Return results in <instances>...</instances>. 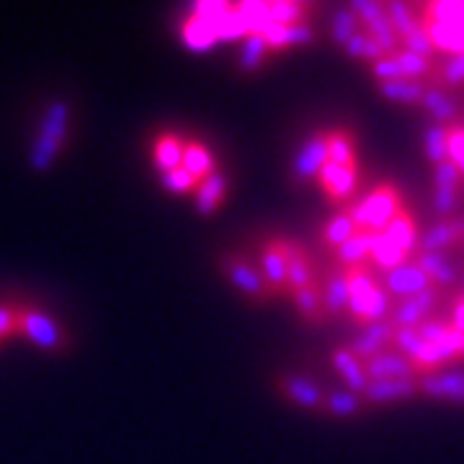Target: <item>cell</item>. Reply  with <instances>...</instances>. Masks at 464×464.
I'll return each mask as SVG.
<instances>
[{"instance_id":"obj_1","label":"cell","mask_w":464,"mask_h":464,"mask_svg":"<svg viewBox=\"0 0 464 464\" xmlns=\"http://www.w3.org/2000/svg\"><path fill=\"white\" fill-rule=\"evenodd\" d=\"M346 289H348V320L362 331L366 325H374L380 320H387L395 302L384 292L380 276L374 274L372 266L348 268Z\"/></svg>"},{"instance_id":"obj_2","label":"cell","mask_w":464,"mask_h":464,"mask_svg":"<svg viewBox=\"0 0 464 464\" xmlns=\"http://www.w3.org/2000/svg\"><path fill=\"white\" fill-rule=\"evenodd\" d=\"M67 127H70V106L65 101H52L50 109L42 116L39 132L34 137L32 152H29V166L36 173L50 170L57 155L63 152L67 140Z\"/></svg>"},{"instance_id":"obj_3","label":"cell","mask_w":464,"mask_h":464,"mask_svg":"<svg viewBox=\"0 0 464 464\" xmlns=\"http://www.w3.org/2000/svg\"><path fill=\"white\" fill-rule=\"evenodd\" d=\"M400 209H405V197L398 188V183H377L364 199L351 204V215L356 219V227L366 232H382Z\"/></svg>"},{"instance_id":"obj_4","label":"cell","mask_w":464,"mask_h":464,"mask_svg":"<svg viewBox=\"0 0 464 464\" xmlns=\"http://www.w3.org/2000/svg\"><path fill=\"white\" fill-rule=\"evenodd\" d=\"M258 271L264 276L271 297H289V274H286V237L266 240L258 256Z\"/></svg>"},{"instance_id":"obj_5","label":"cell","mask_w":464,"mask_h":464,"mask_svg":"<svg viewBox=\"0 0 464 464\" xmlns=\"http://www.w3.org/2000/svg\"><path fill=\"white\" fill-rule=\"evenodd\" d=\"M359 176H362L359 166L343 168L328 160L325 166L320 168L315 181L320 186V191L325 194V199L335 204V207H341V209H346V207H351V199H353V194L359 188Z\"/></svg>"},{"instance_id":"obj_6","label":"cell","mask_w":464,"mask_h":464,"mask_svg":"<svg viewBox=\"0 0 464 464\" xmlns=\"http://www.w3.org/2000/svg\"><path fill=\"white\" fill-rule=\"evenodd\" d=\"M222 271H225V276L230 279V284L240 295H246L253 302H268L271 299L258 266L250 264L246 256H237V253L225 256L222 258Z\"/></svg>"},{"instance_id":"obj_7","label":"cell","mask_w":464,"mask_h":464,"mask_svg":"<svg viewBox=\"0 0 464 464\" xmlns=\"http://www.w3.org/2000/svg\"><path fill=\"white\" fill-rule=\"evenodd\" d=\"M18 333H24L32 343L44 351H65L67 348L65 331L42 310L21 307V331Z\"/></svg>"},{"instance_id":"obj_8","label":"cell","mask_w":464,"mask_h":464,"mask_svg":"<svg viewBox=\"0 0 464 464\" xmlns=\"http://www.w3.org/2000/svg\"><path fill=\"white\" fill-rule=\"evenodd\" d=\"M325 163H328V130H317L297 150L292 163V179L297 183L315 181Z\"/></svg>"},{"instance_id":"obj_9","label":"cell","mask_w":464,"mask_h":464,"mask_svg":"<svg viewBox=\"0 0 464 464\" xmlns=\"http://www.w3.org/2000/svg\"><path fill=\"white\" fill-rule=\"evenodd\" d=\"M441 297H444V295H441L439 289L429 286L426 292H420V295H415V297L395 302V307H392V313H390V323H392L398 331L400 328H418V325H423L426 320H431L433 310L439 307Z\"/></svg>"},{"instance_id":"obj_10","label":"cell","mask_w":464,"mask_h":464,"mask_svg":"<svg viewBox=\"0 0 464 464\" xmlns=\"http://www.w3.org/2000/svg\"><path fill=\"white\" fill-rule=\"evenodd\" d=\"M380 282L392 302L411 299L415 297V295H420V292H426V289L431 286V282L426 279V274H423L413 261H411V264L400 266V268L390 271V274H382Z\"/></svg>"},{"instance_id":"obj_11","label":"cell","mask_w":464,"mask_h":464,"mask_svg":"<svg viewBox=\"0 0 464 464\" xmlns=\"http://www.w3.org/2000/svg\"><path fill=\"white\" fill-rule=\"evenodd\" d=\"M464 248V219H441L431 230L423 232L418 240L415 253H451V250Z\"/></svg>"},{"instance_id":"obj_12","label":"cell","mask_w":464,"mask_h":464,"mask_svg":"<svg viewBox=\"0 0 464 464\" xmlns=\"http://www.w3.org/2000/svg\"><path fill=\"white\" fill-rule=\"evenodd\" d=\"M276 390H279L289 402H295L297 408L323 413V400H325V392H323L313 380H307V377H297V374H282V377L276 380Z\"/></svg>"},{"instance_id":"obj_13","label":"cell","mask_w":464,"mask_h":464,"mask_svg":"<svg viewBox=\"0 0 464 464\" xmlns=\"http://www.w3.org/2000/svg\"><path fill=\"white\" fill-rule=\"evenodd\" d=\"M320 302L328 320H341L348 317V289H346V274L343 268H335L320 279Z\"/></svg>"},{"instance_id":"obj_14","label":"cell","mask_w":464,"mask_h":464,"mask_svg":"<svg viewBox=\"0 0 464 464\" xmlns=\"http://www.w3.org/2000/svg\"><path fill=\"white\" fill-rule=\"evenodd\" d=\"M418 395L441 400V402H462L464 372H457V369L449 366V369L439 372V374L418 380Z\"/></svg>"},{"instance_id":"obj_15","label":"cell","mask_w":464,"mask_h":464,"mask_svg":"<svg viewBox=\"0 0 464 464\" xmlns=\"http://www.w3.org/2000/svg\"><path fill=\"white\" fill-rule=\"evenodd\" d=\"M286 274H289V292L317 284L315 261L310 250L292 237H286Z\"/></svg>"},{"instance_id":"obj_16","label":"cell","mask_w":464,"mask_h":464,"mask_svg":"<svg viewBox=\"0 0 464 464\" xmlns=\"http://www.w3.org/2000/svg\"><path fill=\"white\" fill-rule=\"evenodd\" d=\"M366 405H395V402H408V400L418 398V380H382L369 382V387L364 390Z\"/></svg>"},{"instance_id":"obj_17","label":"cell","mask_w":464,"mask_h":464,"mask_svg":"<svg viewBox=\"0 0 464 464\" xmlns=\"http://www.w3.org/2000/svg\"><path fill=\"white\" fill-rule=\"evenodd\" d=\"M364 369H366V377H369V382L418 380L413 372V364H411L405 356L395 353L392 348H390V351H382L380 356H374V359L364 362Z\"/></svg>"},{"instance_id":"obj_18","label":"cell","mask_w":464,"mask_h":464,"mask_svg":"<svg viewBox=\"0 0 464 464\" xmlns=\"http://www.w3.org/2000/svg\"><path fill=\"white\" fill-rule=\"evenodd\" d=\"M374 237L377 232H366L359 230L351 240H346L341 248L333 250V264L335 268H359V266H369V258H372V248H374Z\"/></svg>"},{"instance_id":"obj_19","label":"cell","mask_w":464,"mask_h":464,"mask_svg":"<svg viewBox=\"0 0 464 464\" xmlns=\"http://www.w3.org/2000/svg\"><path fill=\"white\" fill-rule=\"evenodd\" d=\"M382 237L387 243H392L395 248L405 250L408 256H415V248H418V240H420V230H418V222H415L413 212L405 207L400 209L398 215L392 217V222L380 232Z\"/></svg>"},{"instance_id":"obj_20","label":"cell","mask_w":464,"mask_h":464,"mask_svg":"<svg viewBox=\"0 0 464 464\" xmlns=\"http://www.w3.org/2000/svg\"><path fill=\"white\" fill-rule=\"evenodd\" d=\"M333 369L341 374V380L346 382V390L356 392V395H364V390L369 387V377H366L364 362H359L353 356V351L348 346H338L333 351L331 356Z\"/></svg>"},{"instance_id":"obj_21","label":"cell","mask_w":464,"mask_h":464,"mask_svg":"<svg viewBox=\"0 0 464 464\" xmlns=\"http://www.w3.org/2000/svg\"><path fill=\"white\" fill-rule=\"evenodd\" d=\"M420 109L431 116V124H439V127L459 124V109H457L454 101L449 99L447 91H441V88L429 85L426 93H423V101H420Z\"/></svg>"},{"instance_id":"obj_22","label":"cell","mask_w":464,"mask_h":464,"mask_svg":"<svg viewBox=\"0 0 464 464\" xmlns=\"http://www.w3.org/2000/svg\"><path fill=\"white\" fill-rule=\"evenodd\" d=\"M356 232H359L356 219L351 215V207H346V209H338L335 215L325 219V225L320 227V243H323V248L335 250L341 248L346 240H351Z\"/></svg>"},{"instance_id":"obj_23","label":"cell","mask_w":464,"mask_h":464,"mask_svg":"<svg viewBox=\"0 0 464 464\" xmlns=\"http://www.w3.org/2000/svg\"><path fill=\"white\" fill-rule=\"evenodd\" d=\"M328 160L335 166H359V145H356V134L346 127H335L328 130Z\"/></svg>"},{"instance_id":"obj_24","label":"cell","mask_w":464,"mask_h":464,"mask_svg":"<svg viewBox=\"0 0 464 464\" xmlns=\"http://www.w3.org/2000/svg\"><path fill=\"white\" fill-rule=\"evenodd\" d=\"M183 145H186V140L173 132H163L155 137V142H152V163L158 166L160 173L181 168Z\"/></svg>"},{"instance_id":"obj_25","label":"cell","mask_w":464,"mask_h":464,"mask_svg":"<svg viewBox=\"0 0 464 464\" xmlns=\"http://www.w3.org/2000/svg\"><path fill=\"white\" fill-rule=\"evenodd\" d=\"M320 282V279H317ZM289 299L297 310V315L307 323V325H323L328 323L325 310H323V302H320V284L313 286H304V289H295L289 292Z\"/></svg>"},{"instance_id":"obj_26","label":"cell","mask_w":464,"mask_h":464,"mask_svg":"<svg viewBox=\"0 0 464 464\" xmlns=\"http://www.w3.org/2000/svg\"><path fill=\"white\" fill-rule=\"evenodd\" d=\"M181 168L201 183L204 179H209L212 173H217L215 155L209 152L207 145H201L197 140H186V145H183Z\"/></svg>"},{"instance_id":"obj_27","label":"cell","mask_w":464,"mask_h":464,"mask_svg":"<svg viewBox=\"0 0 464 464\" xmlns=\"http://www.w3.org/2000/svg\"><path fill=\"white\" fill-rule=\"evenodd\" d=\"M426 88H429V83H418V81L402 78V81L377 83V93L384 101H392V103H400V106H420Z\"/></svg>"},{"instance_id":"obj_28","label":"cell","mask_w":464,"mask_h":464,"mask_svg":"<svg viewBox=\"0 0 464 464\" xmlns=\"http://www.w3.org/2000/svg\"><path fill=\"white\" fill-rule=\"evenodd\" d=\"M366 402L362 395L351 392V390H331L325 392V400H323V413L333 415V418H359L364 413Z\"/></svg>"},{"instance_id":"obj_29","label":"cell","mask_w":464,"mask_h":464,"mask_svg":"<svg viewBox=\"0 0 464 464\" xmlns=\"http://www.w3.org/2000/svg\"><path fill=\"white\" fill-rule=\"evenodd\" d=\"M411 261H413V256H408L405 250L395 248L392 243H387L380 232H377L374 248H372V258H369V266H372V268H377L380 274H390V271H395L400 266L411 264Z\"/></svg>"},{"instance_id":"obj_30","label":"cell","mask_w":464,"mask_h":464,"mask_svg":"<svg viewBox=\"0 0 464 464\" xmlns=\"http://www.w3.org/2000/svg\"><path fill=\"white\" fill-rule=\"evenodd\" d=\"M183 42H186V47H191V50L204 52V50H212L217 42H219V36H217L215 24H209V21H204L197 14H191L188 21L183 24Z\"/></svg>"},{"instance_id":"obj_31","label":"cell","mask_w":464,"mask_h":464,"mask_svg":"<svg viewBox=\"0 0 464 464\" xmlns=\"http://www.w3.org/2000/svg\"><path fill=\"white\" fill-rule=\"evenodd\" d=\"M225 191H227V181H225V176L222 173H212L209 179H204V181L197 186V209H199V215H212L217 212V207L225 201Z\"/></svg>"},{"instance_id":"obj_32","label":"cell","mask_w":464,"mask_h":464,"mask_svg":"<svg viewBox=\"0 0 464 464\" xmlns=\"http://www.w3.org/2000/svg\"><path fill=\"white\" fill-rule=\"evenodd\" d=\"M392 60L398 63L405 78L418 81V83H429V81H431L433 67H436V63H433V60L418 57V54H413V52H405V50L395 52V54H392Z\"/></svg>"},{"instance_id":"obj_33","label":"cell","mask_w":464,"mask_h":464,"mask_svg":"<svg viewBox=\"0 0 464 464\" xmlns=\"http://www.w3.org/2000/svg\"><path fill=\"white\" fill-rule=\"evenodd\" d=\"M310 8H313V5L299 3V0L268 3V18H271V24H279V26H297V24H304Z\"/></svg>"},{"instance_id":"obj_34","label":"cell","mask_w":464,"mask_h":464,"mask_svg":"<svg viewBox=\"0 0 464 464\" xmlns=\"http://www.w3.org/2000/svg\"><path fill=\"white\" fill-rule=\"evenodd\" d=\"M429 83H433V88H454V85H464V54H449L447 63L433 67V75Z\"/></svg>"},{"instance_id":"obj_35","label":"cell","mask_w":464,"mask_h":464,"mask_svg":"<svg viewBox=\"0 0 464 464\" xmlns=\"http://www.w3.org/2000/svg\"><path fill=\"white\" fill-rule=\"evenodd\" d=\"M346 50L348 57H353V60H362V63H369V65H374L377 60L382 57H387L384 50H382L380 44L364 32V29H359V32L353 34L351 39H348V44L343 47Z\"/></svg>"},{"instance_id":"obj_36","label":"cell","mask_w":464,"mask_h":464,"mask_svg":"<svg viewBox=\"0 0 464 464\" xmlns=\"http://www.w3.org/2000/svg\"><path fill=\"white\" fill-rule=\"evenodd\" d=\"M384 16L390 18V24H392V29L398 32V36L413 32L415 26L420 24V18L415 14L413 5H411V3H402V0H390V3H384Z\"/></svg>"},{"instance_id":"obj_37","label":"cell","mask_w":464,"mask_h":464,"mask_svg":"<svg viewBox=\"0 0 464 464\" xmlns=\"http://www.w3.org/2000/svg\"><path fill=\"white\" fill-rule=\"evenodd\" d=\"M271 54L268 50V44H266V39L261 34H248L246 36V42H243V52H240V70L243 72H253V70H258V67L264 65L266 57Z\"/></svg>"},{"instance_id":"obj_38","label":"cell","mask_w":464,"mask_h":464,"mask_svg":"<svg viewBox=\"0 0 464 464\" xmlns=\"http://www.w3.org/2000/svg\"><path fill=\"white\" fill-rule=\"evenodd\" d=\"M423 155L431 166H439L449 160L447 158V127L439 124H429L423 132Z\"/></svg>"},{"instance_id":"obj_39","label":"cell","mask_w":464,"mask_h":464,"mask_svg":"<svg viewBox=\"0 0 464 464\" xmlns=\"http://www.w3.org/2000/svg\"><path fill=\"white\" fill-rule=\"evenodd\" d=\"M364 32L380 44L384 54H395L400 50V36L398 32L392 29V24H390V18L382 14L380 18H374L369 26H364Z\"/></svg>"},{"instance_id":"obj_40","label":"cell","mask_w":464,"mask_h":464,"mask_svg":"<svg viewBox=\"0 0 464 464\" xmlns=\"http://www.w3.org/2000/svg\"><path fill=\"white\" fill-rule=\"evenodd\" d=\"M400 50L405 52H413V54H418V57H426V60H436V47H433L431 36L426 34V29L418 24L413 32L402 34L400 36Z\"/></svg>"},{"instance_id":"obj_41","label":"cell","mask_w":464,"mask_h":464,"mask_svg":"<svg viewBox=\"0 0 464 464\" xmlns=\"http://www.w3.org/2000/svg\"><path fill=\"white\" fill-rule=\"evenodd\" d=\"M362 26H359V21L356 16L351 14V8H341L335 16H333V26H331V39L338 44V47H346L348 39L353 36V34L359 32Z\"/></svg>"},{"instance_id":"obj_42","label":"cell","mask_w":464,"mask_h":464,"mask_svg":"<svg viewBox=\"0 0 464 464\" xmlns=\"http://www.w3.org/2000/svg\"><path fill=\"white\" fill-rule=\"evenodd\" d=\"M163 186H166V191H170V194H194L197 191V186H199V181L191 176V173H186L183 168H176V170H168V173H163Z\"/></svg>"},{"instance_id":"obj_43","label":"cell","mask_w":464,"mask_h":464,"mask_svg":"<svg viewBox=\"0 0 464 464\" xmlns=\"http://www.w3.org/2000/svg\"><path fill=\"white\" fill-rule=\"evenodd\" d=\"M447 158L454 163V168L459 170V176L464 179V127L462 124L447 127Z\"/></svg>"},{"instance_id":"obj_44","label":"cell","mask_w":464,"mask_h":464,"mask_svg":"<svg viewBox=\"0 0 464 464\" xmlns=\"http://www.w3.org/2000/svg\"><path fill=\"white\" fill-rule=\"evenodd\" d=\"M459 186H462V176H459V170L454 168L451 160H444V163L433 166V188L459 191Z\"/></svg>"},{"instance_id":"obj_45","label":"cell","mask_w":464,"mask_h":464,"mask_svg":"<svg viewBox=\"0 0 464 464\" xmlns=\"http://www.w3.org/2000/svg\"><path fill=\"white\" fill-rule=\"evenodd\" d=\"M420 346H423V341H420V335H418L415 328H400L395 333V338H392V351L400 353V356H405L408 362L420 351Z\"/></svg>"},{"instance_id":"obj_46","label":"cell","mask_w":464,"mask_h":464,"mask_svg":"<svg viewBox=\"0 0 464 464\" xmlns=\"http://www.w3.org/2000/svg\"><path fill=\"white\" fill-rule=\"evenodd\" d=\"M348 8H351V14L356 16L362 29L369 26L374 18H380L382 14H384V3H382V0H353Z\"/></svg>"},{"instance_id":"obj_47","label":"cell","mask_w":464,"mask_h":464,"mask_svg":"<svg viewBox=\"0 0 464 464\" xmlns=\"http://www.w3.org/2000/svg\"><path fill=\"white\" fill-rule=\"evenodd\" d=\"M372 75H374V81H377V83H384V81H402V78H405L398 63L392 60V54H387V57L377 60V63L372 65ZM408 81H411V78H408Z\"/></svg>"},{"instance_id":"obj_48","label":"cell","mask_w":464,"mask_h":464,"mask_svg":"<svg viewBox=\"0 0 464 464\" xmlns=\"http://www.w3.org/2000/svg\"><path fill=\"white\" fill-rule=\"evenodd\" d=\"M21 331V307L0 304V341Z\"/></svg>"},{"instance_id":"obj_49","label":"cell","mask_w":464,"mask_h":464,"mask_svg":"<svg viewBox=\"0 0 464 464\" xmlns=\"http://www.w3.org/2000/svg\"><path fill=\"white\" fill-rule=\"evenodd\" d=\"M449 325L454 331H459L464 335V292H459L454 302H451V315H449Z\"/></svg>"},{"instance_id":"obj_50","label":"cell","mask_w":464,"mask_h":464,"mask_svg":"<svg viewBox=\"0 0 464 464\" xmlns=\"http://www.w3.org/2000/svg\"><path fill=\"white\" fill-rule=\"evenodd\" d=\"M462 405H464V395H462Z\"/></svg>"},{"instance_id":"obj_51","label":"cell","mask_w":464,"mask_h":464,"mask_svg":"<svg viewBox=\"0 0 464 464\" xmlns=\"http://www.w3.org/2000/svg\"><path fill=\"white\" fill-rule=\"evenodd\" d=\"M462 127H464V124H462Z\"/></svg>"}]
</instances>
